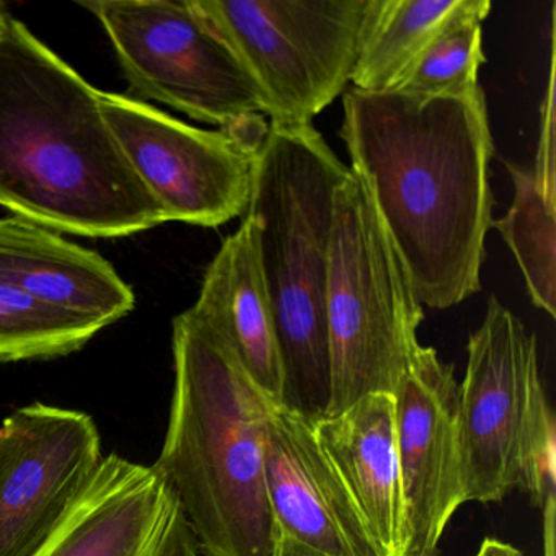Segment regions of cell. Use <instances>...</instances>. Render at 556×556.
I'll list each match as a JSON object with an SVG mask.
<instances>
[{
	"instance_id": "5",
	"label": "cell",
	"mask_w": 556,
	"mask_h": 556,
	"mask_svg": "<svg viewBox=\"0 0 556 556\" xmlns=\"http://www.w3.org/2000/svg\"><path fill=\"white\" fill-rule=\"evenodd\" d=\"M422 318V305L376 206L350 170L334 194L328 255L331 399L327 416L344 412L364 396L395 395L421 351Z\"/></svg>"
},
{
	"instance_id": "18",
	"label": "cell",
	"mask_w": 556,
	"mask_h": 556,
	"mask_svg": "<svg viewBox=\"0 0 556 556\" xmlns=\"http://www.w3.org/2000/svg\"><path fill=\"white\" fill-rule=\"evenodd\" d=\"M488 0H366L351 84L393 92L426 48L464 18L488 17Z\"/></svg>"
},
{
	"instance_id": "4",
	"label": "cell",
	"mask_w": 556,
	"mask_h": 556,
	"mask_svg": "<svg viewBox=\"0 0 556 556\" xmlns=\"http://www.w3.org/2000/svg\"><path fill=\"white\" fill-rule=\"evenodd\" d=\"M348 174L314 125H269L253 155L245 214L260 227L285 376L282 406L311 422L330 406L328 255L334 194Z\"/></svg>"
},
{
	"instance_id": "24",
	"label": "cell",
	"mask_w": 556,
	"mask_h": 556,
	"mask_svg": "<svg viewBox=\"0 0 556 556\" xmlns=\"http://www.w3.org/2000/svg\"><path fill=\"white\" fill-rule=\"evenodd\" d=\"M11 12H9L8 5L0 4V28H2V25L8 22V18L11 17Z\"/></svg>"
},
{
	"instance_id": "9",
	"label": "cell",
	"mask_w": 556,
	"mask_h": 556,
	"mask_svg": "<svg viewBox=\"0 0 556 556\" xmlns=\"http://www.w3.org/2000/svg\"><path fill=\"white\" fill-rule=\"evenodd\" d=\"M458 442L467 503H500L519 483L530 403L543 386L535 334L494 295L467 344Z\"/></svg>"
},
{
	"instance_id": "21",
	"label": "cell",
	"mask_w": 556,
	"mask_h": 556,
	"mask_svg": "<svg viewBox=\"0 0 556 556\" xmlns=\"http://www.w3.org/2000/svg\"><path fill=\"white\" fill-rule=\"evenodd\" d=\"M555 416L540 387L530 403L529 419L520 445L519 483L535 506L545 509L555 501L556 444Z\"/></svg>"
},
{
	"instance_id": "15",
	"label": "cell",
	"mask_w": 556,
	"mask_h": 556,
	"mask_svg": "<svg viewBox=\"0 0 556 556\" xmlns=\"http://www.w3.org/2000/svg\"><path fill=\"white\" fill-rule=\"evenodd\" d=\"M194 312L229 343L263 395L282 406L281 353L260 260V227L245 214L207 266Z\"/></svg>"
},
{
	"instance_id": "22",
	"label": "cell",
	"mask_w": 556,
	"mask_h": 556,
	"mask_svg": "<svg viewBox=\"0 0 556 556\" xmlns=\"http://www.w3.org/2000/svg\"><path fill=\"white\" fill-rule=\"evenodd\" d=\"M275 556H328L325 553L317 552L311 546L299 542L294 536L286 533L278 527V539H276Z\"/></svg>"
},
{
	"instance_id": "13",
	"label": "cell",
	"mask_w": 556,
	"mask_h": 556,
	"mask_svg": "<svg viewBox=\"0 0 556 556\" xmlns=\"http://www.w3.org/2000/svg\"><path fill=\"white\" fill-rule=\"evenodd\" d=\"M265 478L279 529L328 556H382L321 451L314 422L275 403L266 426Z\"/></svg>"
},
{
	"instance_id": "16",
	"label": "cell",
	"mask_w": 556,
	"mask_h": 556,
	"mask_svg": "<svg viewBox=\"0 0 556 556\" xmlns=\"http://www.w3.org/2000/svg\"><path fill=\"white\" fill-rule=\"evenodd\" d=\"M314 431L382 556H403L405 519L393 395L364 396L344 412L315 421Z\"/></svg>"
},
{
	"instance_id": "8",
	"label": "cell",
	"mask_w": 556,
	"mask_h": 556,
	"mask_svg": "<svg viewBox=\"0 0 556 556\" xmlns=\"http://www.w3.org/2000/svg\"><path fill=\"white\" fill-rule=\"evenodd\" d=\"M100 103L123 154L167 223L220 227L247 213L258 148L118 93L100 92Z\"/></svg>"
},
{
	"instance_id": "10",
	"label": "cell",
	"mask_w": 556,
	"mask_h": 556,
	"mask_svg": "<svg viewBox=\"0 0 556 556\" xmlns=\"http://www.w3.org/2000/svg\"><path fill=\"white\" fill-rule=\"evenodd\" d=\"M92 416L31 403L0 425V556H34L102 464Z\"/></svg>"
},
{
	"instance_id": "7",
	"label": "cell",
	"mask_w": 556,
	"mask_h": 556,
	"mask_svg": "<svg viewBox=\"0 0 556 556\" xmlns=\"http://www.w3.org/2000/svg\"><path fill=\"white\" fill-rule=\"evenodd\" d=\"M102 24L129 87L220 129L266 115L265 100L193 0L80 2Z\"/></svg>"
},
{
	"instance_id": "1",
	"label": "cell",
	"mask_w": 556,
	"mask_h": 556,
	"mask_svg": "<svg viewBox=\"0 0 556 556\" xmlns=\"http://www.w3.org/2000/svg\"><path fill=\"white\" fill-rule=\"evenodd\" d=\"M340 138L419 304L445 311L481 289L493 226V135L473 97L343 96Z\"/></svg>"
},
{
	"instance_id": "14",
	"label": "cell",
	"mask_w": 556,
	"mask_h": 556,
	"mask_svg": "<svg viewBox=\"0 0 556 556\" xmlns=\"http://www.w3.org/2000/svg\"><path fill=\"white\" fill-rule=\"evenodd\" d=\"M0 286L105 328L136 304L132 289L102 255L21 216L0 219Z\"/></svg>"
},
{
	"instance_id": "23",
	"label": "cell",
	"mask_w": 556,
	"mask_h": 556,
	"mask_svg": "<svg viewBox=\"0 0 556 556\" xmlns=\"http://www.w3.org/2000/svg\"><path fill=\"white\" fill-rule=\"evenodd\" d=\"M475 556H523L520 549L510 543L503 542L497 539H484L481 542L480 548H478L477 555Z\"/></svg>"
},
{
	"instance_id": "17",
	"label": "cell",
	"mask_w": 556,
	"mask_h": 556,
	"mask_svg": "<svg viewBox=\"0 0 556 556\" xmlns=\"http://www.w3.org/2000/svg\"><path fill=\"white\" fill-rule=\"evenodd\" d=\"M555 60L549 58L548 87L542 106L539 146L532 170L506 162L514 200L506 216L494 224L519 263L535 307L555 318Z\"/></svg>"
},
{
	"instance_id": "11",
	"label": "cell",
	"mask_w": 556,
	"mask_h": 556,
	"mask_svg": "<svg viewBox=\"0 0 556 556\" xmlns=\"http://www.w3.org/2000/svg\"><path fill=\"white\" fill-rule=\"evenodd\" d=\"M393 399L405 519L403 556H432L448 520L467 503L454 366L434 348L422 346Z\"/></svg>"
},
{
	"instance_id": "2",
	"label": "cell",
	"mask_w": 556,
	"mask_h": 556,
	"mask_svg": "<svg viewBox=\"0 0 556 556\" xmlns=\"http://www.w3.org/2000/svg\"><path fill=\"white\" fill-rule=\"evenodd\" d=\"M0 206L96 239L167 223L106 123L99 90L12 15L0 28Z\"/></svg>"
},
{
	"instance_id": "6",
	"label": "cell",
	"mask_w": 556,
	"mask_h": 556,
	"mask_svg": "<svg viewBox=\"0 0 556 556\" xmlns=\"http://www.w3.org/2000/svg\"><path fill=\"white\" fill-rule=\"evenodd\" d=\"M366 0H193L262 92L269 125L304 126L346 92Z\"/></svg>"
},
{
	"instance_id": "20",
	"label": "cell",
	"mask_w": 556,
	"mask_h": 556,
	"mask_svg": "<svg viewBox=\"0 0 556 556\" xmlns=\"http://www.w3.org/2000/svg\"><path fill=\"white\" fill-rule=\"evenodd\" d=\"M486 17L464 18L442 31L393 92L416 97H473L481 92V66L484 64L483 30Z\"/></svg>"
},
{
	"instance_id": "19",
	"label": "cell",
	"mask_w": 556,
	"mask_h": 556,
	"mask_svg": "<svg viewBox=\"0 0 556 556\" xmlns=\"http://www.w3.org/2000/svg\"><path fill=\"white\" fill-rule=\"evenodd\" d=\"M103 325L0 286V363L53 359L83 350Z\"/></svg>"
},
{
	"instance_id": "3",
	"label": "cell",
	"mask_w": 556,
	"mask_h": 556,
	"mask_svg": "<svg viewBox=\"0 0 556 556\" xmlns=\"http://www.w3.org/2000/svg\"><path fill=\"white\" fill-rule=\"evenodd\" d=\"M174 393L155 471L177 494L204 556H275L266 491L273 403L193 308L174 320Z\"/></svg>"
},
{
	"instance_id": "25",
	"label": "cell",
	"mask_w": 556,
	"mask_h": 556,
	"mask_svg": "<svg viewBox=\"0 0 556 556\" xmlns=\"http://www.w3.org/2000/svg\"><path fill=\"white\" fill-rule=\"evenodd\" d=\"M432 556H439L438 553H435V555H432Z\"/></svg>"
},
{
	"instance_id": "12",
	"label": "cell",
	"mask_w": 556,
	"mask_h": 556,
	"mask_svg": "<svg viewBox=\"0 0 556 556\" xmlns=\"http://www.w3.org/2000/svg\"><path fill=\"white\" fill-rule=\"evenodd\" d=\"M177 494L152 467L103 457L89 486L34 556H198Z\"/></svg>"
}]
</instances>
